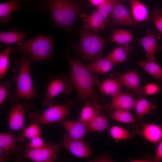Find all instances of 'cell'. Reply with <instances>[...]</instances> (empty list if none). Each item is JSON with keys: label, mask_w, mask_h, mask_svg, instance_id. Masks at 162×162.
I'll use <instances>...</instances> for the list:
<instances>
[{"label": "cell", "mask_w": 162, "mask_h": 162, "mask_svg": "<svg viewBox=\"0 0 162 162\" xmlns=\"http://www.w3.org/2000/svg\"><path fill=\"white\" fill-rule=\"evenodd\" d=\"M70 72L68 79L76 88L78 101H95L97 94L94 88L100 83L98 79L79 60L68 58Z\"/></svg>", "instance_id": "6da1fadb"}, {"label": "cell", "mask_w": 162, "mask_h": 162, "mask_svg": "<svg viewBox=\"0 0 162 162\" xmlns=\"http://www.w3.org/2000/svg\"><path fill=\"white\" fill-rule=\"evenodd\" d=\"M47 6L54 26L63 28L70 34L77 16L88 7L85 3L72 0H48Z\"/></svg>", "instance_id": "7a4b0ae2"}, {"label": "cell", "mask_w": 162, "mask_h": 162, "mask_svg": "<svg viewBox=\"0 0 162 162\" xmlns=\"http://www.w3.org/2000/svg\"><path fill=\"white\" fill-rule=\"evenodd\" d=\"M22 54L13 69L14 70L18 71V74L14 78L16 83L15 93L9 97L12 100L20 99L30 100L35 95L30 71L32 60L28 54Z\"/></svg>", "instance_id": "3957f363"}, {"label": "cell", "mask_w": 162, "mask_h": 162, "mask_svg": "<svg viewBox=\"0 0 162 162\" xmlns=\"http://www.w3.org/2000/svg\"><path fill=\"white\" fill-rule=\"evenodd\" d=\"M54 41L50 36L40 35L16 44L15 51L28 54L34 62L46 61L52 57Z\"/></svg>", "instance_id": "277c9868"}, {"label": "cell", "mask_w": 162, "mask_h": 162, "mask_svg": "<svg viewBox=\"0 0 162 162\" xmlns=\"http://www.w3.org/2000/svg\"><path fill=\"white\" fill-rule=\"evenodd\" d=\"M79 49L82 58L94 60L102 58L106 41L100 36L85 28H81Z\"/></svg>", "instance_id": "5b68a950"}, {"label": "cell", "mask_w": 162, "mask_h": 162, "mask_svg": "<svg viewBox=\"0 0 162 162\" xmlns=\"http://www.w3.org/2000/svg\"><path fill=\"white\" fill-rule=\"evenodd\" d=\"M73 104L69 100L64 104L53 105L41 112L38 111L29 113L28 116L32 123L48 124L61 122L69 114Z\"/></svg>", "instance_id": "8992f818"}, {"label": "cell", "mask_w": 162, "mask_h": 162, "mask_svg": "<svg viewBox=\"0 0 162 162\" xmlns=\"http://www.w3.org/2000/svg\"><path fill=\"white\" fill-rule=\"evenodd\" d=\"M61 143H56L52 141L44 146L36 149H27L23 157L34 162H53L58 158L62 147Z\"/></svg>", "instance_id": "52a82bcc"}, {"label": "cell", "mask_w": 162, "mask_h": 162, "mask_svg": "<svg viewBox=\"0 0 162 162\" xmlns=\"http://www.w3.org/2000/svg\"><path fill=\"white\" fill-rule=\"evenodd\" d=\"M72 87L68 76H52L49 80L43 104L47 107L54 105V99L56 96L62 93H70Z\"/></svg>", "instance_id": "ba28073f"}, {"label": "cell", "mask_w": 162, "mask_h": 162, "mask_svg": "<svg viewBox=\"0 0 162 162\" xmlns=\"http://www.w3.org/2000/svg\"><path fill=\"white\" fill-rule=\"evenodd\" d=\"M62 143V146L78 158H87L93 153V150L86 142L71 138L66 133L63 135Z\"/></svg>", "instance_id": "9c48e42d"}, {"label": "cell", "mask_w": 162, "mask_h": 162, "mask_svg": "<svg viewBox=\"0 0 162 162\" xmlns=\"http://www.w3.org/2000/svg\"><path fill=\"white\" fill-rule=\"evenodd\" d=\"M110 22L114 26H140L119 0H116L113 9L110 14Z\"/></svg>", "instance_id": "30bf717a"}, {"label": "cell", "mask_w": 162, "mask_h": 162, "mask_svg": "<svg viewBox=\"0 0 162 162\" xmlns=\"http://www.w3.org/2000/svg\"><path fill=\"white\" fill-rule=\"evenodd\" d=\"M134 131L152 143H158L162 140V124L154 123L142 124Z\"/></svg>", "instance_id": "8fae6325"}, {"label": "cell", "mask_w": 162, "mask_h": 162, "mask_svg": "<svg viewBox=\"0 0 162 162\" xmlns=\"http://www.w3.org/2000/svg\"><path fill=\"white\" fill-rule=\"evenodd\" d=\"M116 78L122 85L131 89L139 97H146L144 88L141 86L139 76L135 70H130L122 74H116Z\"/></svg>", "instance_id": "7c38bea8"}, {"label": "cell", "mask_w": 162, "mask_h": 162, "mask_svg": "<svg viewBox=\"0 0 162 162\" xmlns=\"http://www.w3.org/2000/svg\"><path fill=\"white\" fill-rule=\"evenodd\" d=\"M160 38V34L158 32L148 30L141 39L140 42L147 59H155V54L160 50V46L158 45L157 41Z\"/></svg>", "instance_id": "4fadbf2b"}, {"label": "cell", "mask_w": 162, "mask_h": 162, "mask_svg": "<svg viewBox=\"0 0 162 162\" xmlns=\"http://www.w3.org/2000/svg\"><path fill=\"white\" fill-rule=\"evenodd\" d=\"M80 17L83 23L84 27L87 29H91L95 32L103 31L106 25L104 22L108 21L97 10L90 14L82 13Z\"/></svg>", "instance_id": "5bb4252c"}, {"label": "cell", "mask_w": 162, "mask_h": 162, "mask_svg": "<svg viewBox=\"0 0 162 162\" xmlns=\"http://www.w3.org/2000/svg\"><path fill=\"white\" fill-rule=\"evenodd\" d=\"M61 124L66 134L73 139L83 140L88 131L87 124L81 121L64 120Z\"/></svg>", "instance_id": "9a60e30c"}, {"label": "cell", "mask_w": 162, "mask_h": 162, "mask_svg": "<svg viewBox=\"0 0 162 162\" xmlns=\"http://www.w3.org/2000/svg\"><path fill=\"white\" fill-rule=\"evenodd\" d=\"M25 116L23 105L20 103H15L9 114L8 123L10 130H17L22 129L24 125Z\"/></svg>", "instance_id": "2e32d148"}, {"label": "cell", "mask_w": 162, "mask_h": 162, "mask_svg": "<svg viewBox=\"0 0 162 162\" xmlns=\"http://www.w3.org/2000/svg\"><path fill=\"white\" fill-rule=\"evenodd\" d=\"M136 101L131 93L121 92L112 97L110 108L112 110L122 109L130 111L134 108Z\"/></svg>", "instance_id": "e0dca14e"}, {"label": "cell", "mask_w": 162, "mask_h": 162, "mask_svg": "<svg viewBox=\"0 0 162 162\" xmlns=\"http://www.w3.org/2000/svg\"><path fill=\"white\" fill-rule=\"evenodd\" d=\"M18 149L16 137L10 132L0 134V154H13Z\"/></svg>", "instance_id": "ac0fdd59"}, {"label": "cell", "mask_w": 162, "mask_h": 162, "mask_svg": "<svg viewBox=\"0 0 162 162\" xmlns=\"http://www.w3.org/2000/svg\"><path fill=\"white\" fill-rule=\"evenodd\" d=\"M101 109V106L96 102L88 101L83 106L78 120L87 125L100 112Z\"/></svg>", "instance_id": "d6986e66"}, {"label": "cell", "mask_w": 162, "mask_h": 162, "mask_svg": "<svg viewBox=\"0 0 162 162\" xmlns=\"http://www.w3.org/2000/svg\"><path fill=\"white\" fill-rule=\"evenodd\" d=\"M114 64L106 56L94 60L85 65L93 73L102 74L110 71Z\"/></svg>", "instance_id": "ffe728a7"}, {"label": "cell", "mask_w": 162, "mask_h": 162, "mask_svg": "<svg viewBox=\"0 0 162 162\" xmlns=\"http://www.w3.org/2000/svg\"><path fill=\"white\" fill-rule=\"evenodd\" d=\"M122 84L116 78L106 79L98 85V91L101 93L112 97L121 92Z\"/></svg>", "instance_id": "44dd1931"}, {"label": "cell", "mask_w": 162, "mask_h": 162, "mask_svg": "<svg viewBox=\"0 0 162 162\" xmlns=\"http://www.w3.org/2000/svg\"><path fill=\"white\" fill-rule=\"evenodd\" d=\"M129 3L134 20L137 22L146 21L148 15L146 7L140 0H131Z\"/></svg>", "instance_id": "7402d4cb"}, {"label": "cell", "mask_w": 162, "mask_h": 162, "mask_svg": "<svg viewBox=\"0 0 162 162\" xmlns=\"http://www.w3.org/2000/svg\"><path fill=\"white\" fill-rule=\"evenodd\" d=\"M137 63L141 68L158 80H162V68L155 59H147L139 62Z\"/></svg>", "instance_id": "603a6c76"}, {"label": "cell", "mask_w": 162, "mask_h": 162, "mask_svg": "<svg viewBox=\"0 0 162 162\" xmlns=\"http://www.w3.org/2000/svg\"><path fill=\"white\" fill-rule=\"evenodd\" d=\"M134 108L137 118L141 119L148 113H153L156 106L145 98L140 97L137 100Z\"/></svg>", "instance_id": "cb8c5ba5"}, {"label": "cell", "mask_w": 162, "mask_h": 162, "mask_svg": "<svg viewBox=\"0 0 162 162\" xmlns=\"http://www.w3.org/2000/svg\"><path fill=\"white\" fill-rule=\"evenodd\" d=\"M20 10L18 2L12 0L0 4V20L2 23H6L12 18L11 14L14 11Z\"/></svg>", "instance_id": "d4e9b609"}, {"label": "cell", "mask_w": 162, "mask_h": 162, "mask_svg": "<svg viewBox=\"0 0 162 162\" xmlns=\"http://www.w3.org/2000/svg\"><path fill=\"white\" fill-rule=\"evenodd\" d=\"M131 48L129 44L121 45L116 47L107 56L115 64L125 62L127 59V54L129 53Z\"/></svg>", "instance_id": "484cf974"}, {"label": "cell", "mask_w": 162, "mask_h": 162, "mask_svg": "<svg viewBox=\"0 0 162 162\" xmlns=\"http://www.w3.org/2000/svg\"><path fill=\"white\" fill-rule=\"evenodd\" d=\"M87 125L88 131L100 132L106 129L109 126V123L106 116L100 111Z\"/></svg>", "instance_id": "4316f807"}, {"label": "cell", "mask_w": 162, "mask_h": 162, "mask_svg": "<svg viewBox=\"0 0 162 162\" xmlns=\"http://www.w3.org/2000/svg\"><path fill=\"white\" fill-rule=\"evenodd\" d=\"M129 30L117 29L113 31L110 36L111 42H115L120 45L136 40Z\"/></svg>", "instance_id": "83f0119b"}, {"label": "cell", "mask_w": 162, "mask_h": 162, "mask_svg": "<svg viewBox=\"0 0 162 162\" xmlns=\"http://www.w3.org/2000/svg\"><path fill=\"white\" fill-rule=\"evenodd\" d=\"M109 134L115 142L130 140L134 138L133 134L129 130L117 125L112 126L109 130Z\"/></svg>", "instance_id": "f1b7e54d"}, {"label": "cell", "mask_w": 162, "mask_h": 162, "mask_svg": "<svg viewBox=\"0 0 162 162\" xmlns=\"http://www.w3.org/2000/svg\"><path fill=\"white\" fill-rule=\"evenodd\" d=\"M110 117L118 122L126 124H131L135 122L130 111L116 109L112 110L110 113Z\"/></svg>", "instance_id": "f546056e"}, {"label": "cell", "mask_w": 162, "mask_h": 162, "mask_svg": "<svg viewBox=\"0 0 162 162\" xmlns=\"http://www.w3.org/2000/svg\"><path fill=\"white\" fill-rule=\"evenodd\" d=\"M26 36L24 33L14 32H1L0 41L6 44H17L23 41Z\"/></svg>", "instance_id": "4dcf8cb0"}, {"label": "cell", "mask_w": 162, "mask_h": 162, "mask_svg": "<svg viewBox=\"0 0 162 162\" xmlns=\"http://www.w3.org/2000/svg\"><path fill=\"white\" fill-rule=\"evenodd\" d=\"M11 46L0 53V79L2 80L6 74L9 67V57L11 52Z\"/></svg>", "instance_id": "1f68e13d"}, {"label": "cell", "mask_w": 162, "mask_h": 162, "mask_svg": "<svg viewBox=\"0 0 162 162\" xmlns=\"http://www.w3.org/2000/svg\"><path fill=\"white\" fill-rule=\"evenodd\" d=\"M41 132V129L39 124L32 123L29 126L23 128L22 134L25 138L31 140L40 136Z\"/></svg>", "instance_id": "d6a6232c"}, {"label": "cell", "mask_w": 162, "mask_h": 162, "mask_svg": "<svg viewBox=\"0 0 162 162\" xmlns=\"http://www.w3.org/2000/svg\"><path fill=\"white\" fill-rule=\"evenodd\" d=\"M116 0H105L100 5L96 7L97 10L105 18H107L112 11Z\"/></svg>", "instance_id": "836d02e7"}, {"label": "cell", "mask_w": 162, "mask_h": 162, "mask_svg": "<svg viewBox=\"0 0 162 162\" xmlns=\"http://www.w3.org/2000/svg\"><path fill=\"white\" fill-rule=\"evenodd\" d=\"M151 19L158 31L162 33V8L154 10L152 12Z\"/></svg>", "instance_id": "e575fe53"}, {"label": "cell", "mask_w": 162, "mask_h": 162, "mask_svg": "<svg viewBox=\"0 0 162 162\" xmlns=\"http://www.w3.org/2000/svg\"><path fill=\"white\" fill-rule=\"evenodd\" d=\"M13 87L11 83L5 81L0 85V105H1L6 98L9 97L12 91Z\"/></svg>", "instance_id": "d590c367"}, {"label": "cell", "mask_w": 162, "mask_h": 162, "mask_svg": "<svg viewBox=\"0 0 162 162\" xmlns=\"http://www.w3.org/2000/svg\"><path fill=\"white\" fill-rule=\"evenodd\" d=\"M44 140L40 136L36 137L30 140L27 146V149H36L46 145Z\"/></svg>", "instance_id": "8d00e7d4"}, {"label": "cell", "mask_w": 162, "mask_h": 162, "mask_svg": "<svg viewBox=\"0 0 162 162\" xmlns=\"http://www.w3.org/2000/svg\"><path fill=\"white\" fill-rule=\"evenodd\" d=\"M145 94L147 95H152L158 92L159 88L154 83H150L146 85L144 88Z\"/></svg>", "instance_id": "74e56055"}, {"label": "cell", "mask_w": 162, "mask_h": 162, "mask_svg": "<svg viewBox=\"0 0 162 162\" xmlns=\"http://www.w3.org/2000/svg\"><path fill=\"white\" fill-rule=\"evenodd\" d=\"M93 162H112L113 161L111 157L108 154H102L96 157L95 159L91 160Z\"/></svg>", "instance_id": "f35d334b"}, {"label": "cell", "mask_w": 162, "mask_h": 162, "mask_svg": "<svg viewBox=\"0 0 162 162\" xmlns=\"http://www.w3.org/2000/svg\"><path fill=\"white\" fill-rule=\"evenodd\" d=\"M154 160L155 162L162 161V140L158 142Z\"/></svg>", "instance_id": "ab89813d"}, {"label": "cell", "mask_w": 162, "mask_h": 162, "mask_svg": "<svg viewBox=\"0 0 162 162\" xmlns=\"http://www.w3.org/2000/svg\"><path fill=\"white\" fill-rule=\"evenodd\" d=\"M105 0H89V3L92 6H98L102 4Z\"/></svg>", "instance_id": "60d3db41"}, {"label": "cell", "mask_w": 162, "mask_h": 162, "mask_svg": "<svg viewBox=\"0 0 162 162\" xmlns=\"http://www.w3.org/2000/svg\"><path fill=\"white\" fill-rule=\"evenodd\" d=\"M154 161L152 159H145L142 158L141 159H135L130 160L131 162H150Z\"/></svg>", "instance_id": "b9f144b4"}, {"label": "cell", "mask_w": 162, "mask_h": 162, "mask_svg": "<svg viewBox=\"0 0 162 162\" xmlns=\"http://www.w3.org/2000/svg\"><path fill=\"white\" fill-rule=\"evenodd\" d=\"M162 50V45L160 46V50Z\"/></svg>", "instance_id": "7bdbcfd3"}, {"label": "cell", "mask_w": 162, "mask_h": 162, "mask_svg": "<svg viewBox=\"0 0 162 162\" xmlns=\"http://www.w3.org/2000/svg\"><path fill=\"white\" fill-rule=\"evenodd\" d=\"M119 0L121 2H123V1H125L126 0ZM129 0L130 1V0Z\"/></svg>", "instance_id": "ee69618b"}]
</instances>
